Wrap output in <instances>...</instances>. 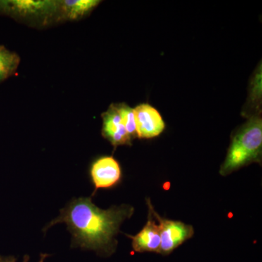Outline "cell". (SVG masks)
<instances>
[{
	"label": "cell",
	"instance_id": "cell-1",
	"mask_svg": "<svg viewBox=\"0 0 262 262\" xmlns=\"http://www.w3.org/2000/svg\"><path fill=\"white\" fill-rule=\"evenodd\" d=\"M134 208L129 205L111 207L107 210L98 208L91 198H74L60 215L44 229L65 223L72 235V247L94 251L101 256H110L116 251L115 237L124 221L134 214Z\"/></svg>",
	"mask_w": 262,
	"mask_h": 262
},
{
	"label": "cell",
	"instance_id": "cell-2",
	"mask_svg": "<svg viewBox=\"0 0 262 262\" xmlns=\"http://www.w3.org/2000/svg\"><path fill=\"white\" fill-rule=\"evenodd\" d=\"M261 115H253L234 133L227 157L220 168L221 175H229L250 163H261Z\"/></svg>",
	"mask_w": 262,
	"mask_h": 262
},
{
	"label": "cell",
	"instance_id": "cell-3",
	"mask_svg": "<svg viewBox=\"0 0 262 262\" xmlns=\"http://www.w3.org/2000/svg\"><path fill=\"white\" fill-rule=\"evenodd\" d=\"M0 14L47 23L53 17H58V1L0 0Z\"/></svg>",
	"mask_w": 262,
	"mask_h": 262
},
{
	"label": "cell",
	"instance_id": "cell-4",
	"mask_svg": "<svg viewBox=\"0 0 262 262\" xmlns=\"http://www.w3.org/2000/svg\"><path fill=\"white\" fill-rule=\"evenodd\" d=\"M146 203L153 216L159 222L160 229V252L162 255H168L173 252L176 248H178L186 241L190 239L194 234L192 226L186 225L178 221H171L162 218L155 211L154 207L151 205L149 199L146 200Z\"/></svg>",
	"mask_w": 262,
	"mask_h": 262
},
{
	"label": "cell",
	"instance_id": "cell-5",
	"mask_svg": "<svg viewBox=\"0 0 262 262\" xmlns=\"http://www.w3.org/2000/svg\"><path fill=\"white\" fill-rule=\"evenodd\" d=\"M90 177L94 186L93 195L98 189L116 186L122 179L120 164L113 157L104 156L95 160L90 168Z\"/></svg>",
	"mask_w": 262,
	"mask_h": 262
},
{
	"label": "cell",
	"instance_id": "cell-6",
	"mask_svg": "<svg viewBox=\"0 0 262 262\" xmlns=\"http://www.w3.org/2000/svg\"><path fill=\"white\" fill-rule=\"evenodd\" d=\"M134 110L136 135L139 139H152L163 133L165 124L156 108L146 103H142Z\"/></svg>",
	"mask_w": 262,
	"mask_h": 262
},
{
	"label": "cell",
	"instance_id": "cell-7",
	"mask_svg": "<svg viewBox=\"0 0 262 262\" xmlns=\"http://www.w3.org/2000/svg\"><path fill=\"white\" fill-rule=\"evenodd\" d=\"M102 136L112 145H130L132 139L122 124L117 104H112L106 113H103Z\"/></svg>",
	"mask_w": 262,
	"mask_h": 262
},
{
	"label": "cell",
	"instance_id": "cell-8",
	"mask_svg": "<svg viewBox=\"0 0 262 262\" xmlns=\"http://www.w3.org/2000/svg\"><path fill=\"white\" fill-rule=\"evenodd\" d=\"M132 239L133 249L136 252H156L159 253L161 237L159 225H156L152 215L149 211V218L144 228L135 236L126 234Z\"/></svg>",
	"mask_w": 262,
	"mask_h": 262
},
{
	"label": "cell",
	"instance_id": "cell-9",
	"mask_svg": "<svg viewBox=\"0 0 262 262\" xmlns=\"http://www.w3.org/2000/svg\"><path fill=\"white\" fill-rule=\"evenodd\" d=\"M101 3L98 0H63L58 1V19L76 20L89 14Z\"/></svg>",
	"mask_w": 262,
	"mask_h": 262
},
{
	"label": "cell",
	"instance_id": "cell-10",
	"mask_svg": "<svg viewBox=\"0 0 262 262\" xmlns=\"http://www.w3.org/2000/svg\"><path fill=\"white\" fill-rule=\"evenodd\" d=\"M261 68H258L250 86L249 96L243 115L247 117L261 115Z\"/></svg>",
	"mask_w": 262,
	"mask_h": 262
},
{
	"label": "cell",
	"instance_id": "cell-11",
	"mask_svg": "<svg viewBox=\"0 0 262 262\" xmlns=\"http://www.w3.org/2000/svg\"><path fill=\"white\" fill-rule=\"evenodd\" d=\"M20 63V58L14 52L0 46V83L15 73Z\"/></svg>",
	"mask_w": 262,
	"mask_h": 262
},
{
	"label": "cell",
	"instance_id": "cell-12",
	"mask_svg": "<svg viewBox=\"0 0 262 262\" xmlns=\"http://www.w3.org/2000/svg\"><path fill=\"white\" fill-rule=\"evenodd\" d=\"M119 113L124 127L126 129L127 134L134 139L137 137L136 135L135 115H134V108H130L125 103H118L117 104Z\"/></svg>",
	"mask_w": 262,
	"mask_h": 262
},
{
	"label": "cell",
	"instance_id": "cell-13",
	"mask_svg": "<svg viewBox=\"0 0 262 262\" xmlns=\"http://www.w3.org/2000/svg\"><path fill=\"white\" fill-rule=\"evenodd\" d=\"M48 256V254H46V253H42V254L40 255V259H39V262H44L45 259H46ZM29 258H29V255H25V256H24L23 262H28L29 261ZM0 262H17V259L13 256H0Z\"/></svg>",
	"mask_w": 262,
	"mask_h": 262
}]
</instances>
